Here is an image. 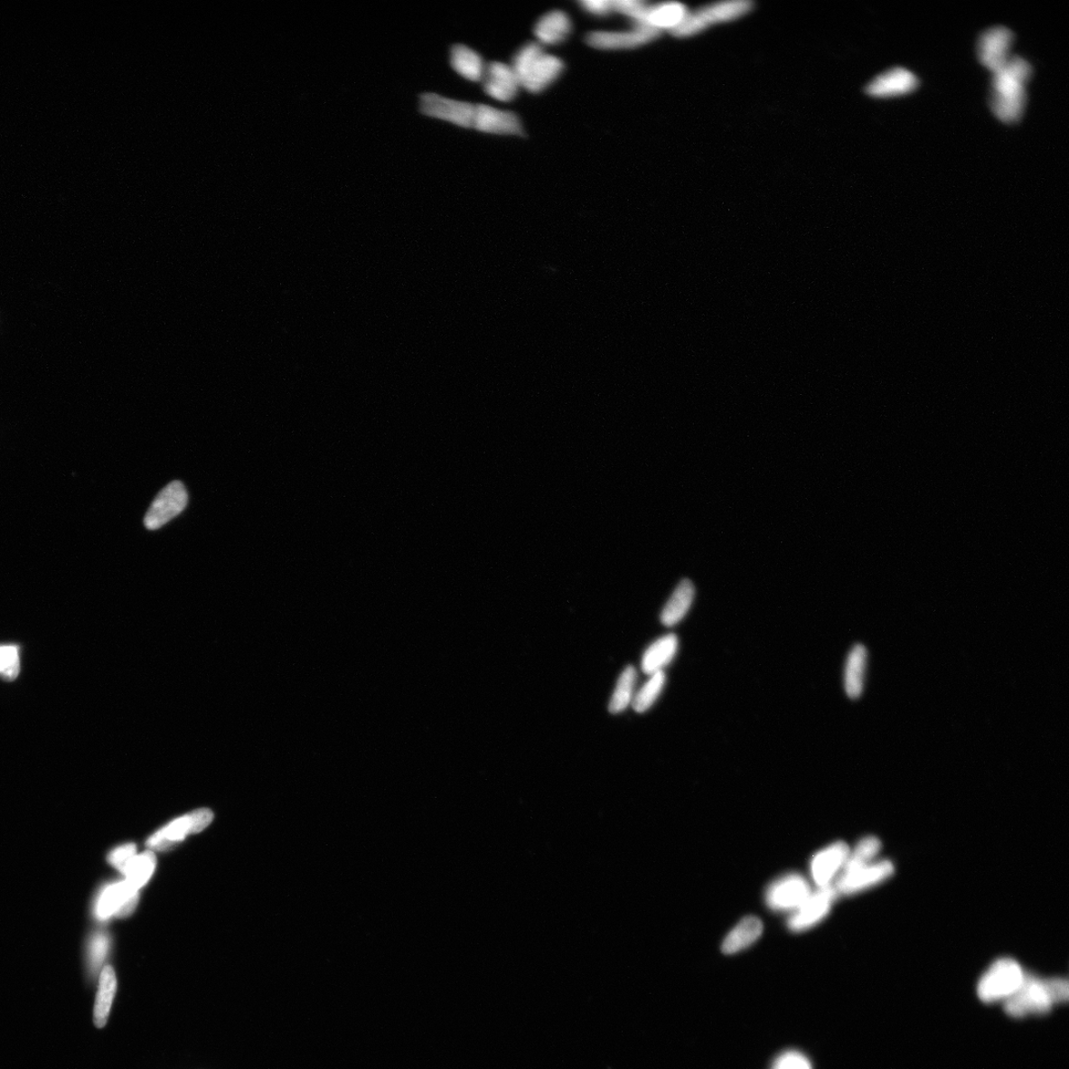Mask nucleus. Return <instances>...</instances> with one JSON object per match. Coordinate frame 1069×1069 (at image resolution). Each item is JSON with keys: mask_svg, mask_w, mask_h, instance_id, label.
<instances>
[{"mask_svg": "<svg viewBox=\"0 0 1069 1069\" xmlns=\"http://www.w3.org/2000/svg\"><path fill=\"white\" fill-rule=\"evenodd\" d=\"M450 61L452 68L464 79L471 81H482L486 65L482 56L472 48L456 44L451 48Z\"/></svg>", "mask_w": 1069, "mask_h": 1069, "instance_id": "nucleus-23", "label": "nucleus"}, {"mask_svg": "<svg viewBox=\"0 0 1069 1069\" xmlns=\"http://www.w3.org/2000/svg\"><path fill=\"white\" fill-rule=\"evenodd\" d=\"M763 923L756 917H745L736 925L724 940L722 951L726 954H733L749 948L762 936Z\"/></svg>", "mask_w": 1069, "mask_h": 1069, "instance_id": "nucleus-24", "label": "nucleus"}, {"mask_svg": "<svg viewBox=\"0 0 1069 1069\" xmlns=\"http://www.w3.org/2000/svg\"><path fill=\"white\" fill-rule=\"evenodd\" d=\"M1031 74L1030 63L1019 56H1010L993 74L990 108L996 117L1006 123L1020 120L1027 99L1025 85Z\"/></svg>", "mask_w": 1069, "mask_h": 1069, "instance_id": "nucleus-1", "label": "nucleus"}, {"mask_svg": "<svg viewBox=\"0 0 1069 1069\" xmlns=\"http://www.w3.org/2000/svg\"><path fill=\"white\" fill-rule=\"evenodd\" d=\"M636 681L637 671L634 667L630 666L621 673L609 704V711L611 713H621L633 702V699H634Z\"/></svg>", "mask_w": 1069, "mask_h": 1069, "instance_id": "nucleus-27", "label": "nucleus"}, {"mask_svg": "<svg viewBox=\"0 0 1069 1069\" xmlns=\"http://www.w3.org/2000/svg\"><path fill=\"white\" fill-rule=\"evenodd\" d=\"M1051 980H1039L1026 975L1024 983L1012 998L1004 1002L1007 1014L1015 1018L1050 1012L1055 1001Z\"/></svg>", "mask_w": 1069, "mask_h": 1069, "instance_id": "nucleus-4", "label": "nucleus"}, {"mask_svg": "<svg viewBox=\"0 0 1069 1069\" xmlns=\"http://www.w3.org/2000/svg\"><path fill=\"white\" fill-rule=\"evenodd\" d=\"M117 989L116 972L109 967L101 970L98 990L95 1005V1024L98 1027L107 1025L114 996Z\"/></svg>", "mask_w": 1069, "mask_h": 1069, "instance_id": "nucleus-25", "label": "nucleus"}, {"mask_svg": "<svg viewBox=\"0 0 1069 1069\" xmlns=\"http://www.w3.org/2000/svg\"><path fill=\"white\" fill-rule=\"evenodd\" d=\"M189 834H193L190 814L174 820L168 826L155 832L148 839L147 846L154 849L167 850L182 842Z\"/></svg>", "mask_w": 1069, "mask_h": 1069, "instance_id": "nucleus-26", "label": "nucleus"}, {"mask_svg": "<svg viewBox=\"0 0 1069 1069\" xmlns=\"http://www.w3.org/2000/svg\"><path fill=\"white\" fill-rule=\"evenodd\" d=\"M20 672L19 650L16 646H0V679L14 680Z\"/></svg>", "mask_w": 1069, "mask_h": 1069, "instance_id": "nucleus-31", "label": "nucleus"}, {"mask_svg": "<svg viewBox=\"0 0 1069 1069\" xmlns=\"http://www.w3.org/2000/svg\"><path fill=\"white\" fill-rule=\"evenodd\" d=\"M678 649L679 640L673 634L664 636L652 643L642 656V671L650 674V676L661 671L676 657Z\"/></svg>", "mask_w": 1069, "mask_h": 1069, "instance_id": "nucleus-22", "label": "nucleus"}, {"mask_svg": "<svg viewBox=\"0 0 1069 1069\" xmlns=\"http://www.w3.org/2000/svg\"><path fill=\"white\" fill-rule=\"evenodd\" d=\"M773 1069H812V1066L802 1054L787 1052L776 1058Z\"/></svg>", "mask_w": 1069, "mask_h": 1069, "instance_id": "nucleus-35", "label": "nucleus"}, {"mask_svg": "<svg viewBox=\"0 0 1069 1069\" xmlns=\"http://www.w3.org/2000/svg\"><path fill=\"white\" fill-rule=\"evenodd\" d=\"M648 5L641 0H614V13L627 16L634 25L642 24Z\"/></svg>", "mask_w": 1069, "mask_h": 1069, "instance_id": "nucleus-33", "label": "nucleus"}, {"mask_svg": "<svg viewBox=\"0 0 1069 1069\" xmlns=\"http://www.w3.org/2000/svg\"><path fill=\"white\" fill-rule=\"evenodd\" d=\"M482 81L486 95L502 102L513 100L521 88L512 67L502 61L486 65Z\"/></svg>", "mask_w": 1069, "mask_h": 1069, "instance_id": "nucleus-15", "label": "nucleus"}, {"mask_svg": "<svg viewBox=\"0 0 1069 1069\" xmlns=\"http://www.w3.org/2000/svg\"><path fill=\"white\" fill-rule=\"evenodd\" d=\"M192 822V833H200L207 826H209L214 818V815L210 809L202 808L200 811H195L190 813Z\"/></svg>", "mask_w": 1069, "mask_h": 1069, "instance_id": "nucleus-37", "label": "nucleus"}, {"mask_svg": "<svg viewBox=\"0 0 1069 1069\" xmlns=\"http://www.w3.org/2000/svg\"><path fill=\"white\" fill-rule=\"evenodd\" d=\"M473 128L496 135H522L520 119L511 111L485 105H475Z\"/></svg>", "mask_w": 1069, "mask_h": 1069, "instance_id": "nucleus-14", "label": "nucleus"}, {"mask_svg": "<svg viewBox=\"0 0 1069 1069\" xmlns=\"http://www.w3.org/2000/svg\"><path fill=\"white\" fill-rule=\"evenodd\" d=\"M157 859L153 852H145L141 855H136L131 860L127 867L126 873L127 881L135 889L139 890L142 886L147 884L152 877Z\"/></svg>", "mask_w": 1069, "mask_h": 1069, "instance_id": "nucleus-28", "label": "nucleus"}, {"mask_svg": "<svg viewBox=\"0 0 1069 1069\" xmlns=\"http://www.w3.org/2000/svg\"><path fill=\"white\" fill-rule=\"evenodd\" d=\"M419 108L424 116L447 121L463 128H473L475 105L425 92L420 96Z\"/></svg>", "mask_w": 1069, "mask_h": 1069, "instance_id": "nucleus-7", "label": "nucleus"}, {"mask_svg": "<svg viewBox=\"0 0 1069 1069\" xmlns=\"http://www.w3.org/2000/svg\"><path fill=\"white\" fill-rule=\"evenodd\" d=\"M579 5L587 14L595 16H607L614 13V2L611 0H584Z\"/></svg>", "mask_w": 1069, "mask_h": 1069, "instance_id": "nucleus-36", "label": "nucleus"}, {"mask_svg": "<svg viewBox=\"0 0 1069 1069\" xmlns=\"http://www.w3.org/2000/svg\"><path fill=\"white\" fill-rule=\"evenodd\" d=\"M1026 975L1012 959L996 961L979 982V998L985 1003L1005 1002L1019 990Z\"/></svg>", "mask_w": 1069, "mask_h": 1069, "instance_id": "nucleus-3", "label": "nucleus"}, {"mask_svg": "<svg viewBox=\"0 0 1069 1069\" xmlns=\"http://www.w3.org/2000/svg\"><path fill=\"white\" fill-rule=\"evenodd\" d=\"M838 894L834 886L820 887L815 894H811L803 905L794 911V914L788 921V928L799 933L812 928L822 921L831 909Z\"/></svg>", "mask_w": 1069, "mask_h": 1069, "instance_id": "nucleus-12", "label": "nucleus"}, {"mask_svg": "<svg viewBox=\"0 0 1069 1069\" xmlns=\"http://www.w3.org/2000/svg\"><path fill=\"white\" fill-rule=\"evenodd\" d=\"M895 874V866L889 860L873 861L858 868L844 871L839 877L835 889L838 895L850 896L876 886Z\"/></svg>", "mask_w": 1069, "mask_h": 1069, "instance_id": "nucleus-9", "label": "nucleus"}, {"mask_svg": "<svg viewBox=\"0 0 1069 1069\" xmlns=\"http://www.w3.org/2000/svg\"><path fill=\"white\" fill-rule=\"evenodd\" d=\"M511 67L521 88L539 93L562 75L565 66L559 58L547 54L542 45L529 43L517 52Z\"/></svg>", "mask_w": 1069, "mask_h": 1069, "instance_id": "nucleus-2", "label": "nucleus"}, {"mask_svg": "<svg viewBox=\"0 0 1069 1069\" xmlns=\"http://www.w3.org/2000/svg\"><path fill=\"white\" fill-rule=\"evenodd\" d=\"M660 31L634 25L627 31H595L587 35L589 46L600 50H628L646 45L660 36Z\"/></svg>", "mask_w": 1069, "mask_h": 1069, "instance_id": "nucleus-10", "label": "nucleus"}, {"mask_svg": "<svg viewBox=\"0 0 1069 1069\" xmlns=\"http://www.w3.org/2000/svg\"><path fill=\"white\" fill-rule=\"evenodd\" d=\"M811 895L807 880L797 874L778 878L767 888V905L774 911L796 910Z\"/></svg>", "mask_w": 1069, "mask_h": 1069, "instance_id": "nucleus-8", "label": "nucleus"}, {"mask_svg": "<svg viewBox=\"0 0 1069 1069\" xmlns=\"http://www.w3.org/2000/svg\"><path fill=\"white\" fill-rule=\"evenodd\" d=\"M664 684H666V674L662 670L652 674V678L643 684V687L635 695L634 699H633V708L639 713L645 712L651 708L652 705L660 697Z\"/></svg>", "mask_w": 1069, "mask_h": 1069, "instance_id": "nucleus-30", "label": "nucleus"}, {"mask_svg": "<svg viewBox=\"0 0 1069 1069\" xmlns=\"http://www.w3.org/2000/svg\"><path fill=\"white\" fill-rule=\"evenodd\" d=\"M880 849V840L876 837L869 836L861 839L853 852L849 853L843 867V873L873 863Z\"/></svg>", "mask_w": 1069, "mask_h": 1069, "instance_id": "nucleus-29", "label": "nucleus"}, {"mask_svg": "<svg viewBox=\"0 0 1069 1069\" xmlns=\"http://www.w3.org/2000/svg\"><path fill=\"white\" fill-rule=\"evenodd\" d=\"M1014 40L1012 31L1004 26H994L981 33L978 43V54L981 64L995 74L1010 58V48Z\"/></svg>", "mask_w": 1069, "mask_h": 1069, "instance_id": "nucleus-11", "label": "nucleus"}, {"mask_svg": "<svg viewBox=\"0 0 1069 1069\" xmlns=\"http://www.w3.org/2000/svg\"><path fill=\"white\" fill-rule=\"evenodd\" d=\"M688 14L687 7L679 3L649 5L640 25L649 26L660 33H662V30H670L672 33L683 22Z\"/></svg>", "mask_w": 1069, "mask_h": 1069, "instance_id": "nucleus-19", "label": "nucleus"}, {"mask_svg": "<svg viewBox=\"0 0 1069 1069\" xmlns=\"http://www.w3.org/2000/svg\"><path fill=\"white\" fill-rule=\"evenodd\" d=\"M849 849L844 842H837L819 852L813 858L811 873L819 887L830 886V882L845 865Z\"/></svg>", "mask_w": 1069, "mask_h": 1069, "instance_id": "nucleus-17", "label": "nucleus"}, {"mask_svg": "<svg viewBox=\"0 0 1069 1069\" xmlns=\"http://www.w3.org/2000/svg\"><path fill=\"white\" fill-rule=\"evenodd\" d=\"M138 902V890L133 888L127 880L119 882L102 891L97 903V915L101 920L112 915L127 917L137 907Z\"/></svg>", "mask_w": 1069, "mask_h": 1069, "instance_id": "nucleus-13", "label": "nucleus"}, {"mask_svg": "<svg viewBox=\"0 0 1069 1069\" xmlns=\"http://www.w3.org/2000/svg\"><path fill=\"white\" fill-rule=\"evenodd\" d=\"M918 78L905 68H892L869 82L867 92L869 96L887 98L906 95L917 89Z\"/></svg>", "mask_w": 1069, "mask_h": 1069, "instance_id": "nucleus-16", "label": "nucleus"}, {"mask_svg": "<svg viewBox=\"0 0 1069 1069\" xmlns=\"http://www.w3.org/2000/svg\"><path fill=\"white\" fill-rule=\"evenodd\" d=\"M695 595V588L689 579H683L673 591L662 609L661 621L664 626H674L688 614Z\"/></svg>", "mask_w": 1069, "mask_h": 1069, "instance_id": "nucleus-21", "label": "nucleus"}, {"mask_svg": "<svg viewBox=\"0 0 1069 1069\" xmlns=\"http://www.w3.org/2000/svg\"><path fill=\"white\" fill-rule=\"evenodd\" d=\"M753 4L745 0L725 2L706 6L698 12L688 14L683 22L672 31L677 37H690L701 33L712 24L732 22L749 14Z\"/></svg>", "mask_w": 1069, "mask_h": 1069, "instance_id": "nucleus-5", "label": "nucleus"}, {"mask_svg": "<svg viewBox=\"0 0 1069 1069\" xmlns=\"http://www.w3.org/2000/svg\"><path fill=\"white\" fill-rule=\"evenodd\" d=\"M572 22L569 16L560 10H554L539 19L535 25L534 34L539 45H558L563 43L572 33Z\"/></svg>", "mask_w": 1069, "mask_h": 1069, "instance_id": "nucleus-18", "label": "nucleus"}, {"mask_svg": "<svg viewBox=\"0 0 1069 1069\" xmlns=\"http://www.w3.org/2000/svg\"><path fill=\"white\" fill-rule=\"evenodd\" d=\"M189 504V494L182 482L174 481L155 496L144 518V525L155 531L178 517Z\"/></svg>", "mask_w": 1069, "mask_h": 1069, "instance_id": "nucleus-6", "label": "nucleus"}, {"mask_svg": "<svg viewBox=\"0 0 1069 1069\" xmlns=\"http://www.w3.org/2000/svg\"><path fill=\"white\" fill-rule=\"evenodd\" d=\"M867 664V651L858 643L850 650L845 667V689L849 699H858L863 693Z\"/></svg>", "mask_w": 1069, "mask_h": 1069, "instance_id": "nucleus-20", "label": "nucleus"}, {"mask_svg": "<svg viewBox=\"0 0 1069 1069\" xmlns=\"http://www.w3.org/2000/svg\"><path fill=\"white\" fill-rule=\"evenodd\" d=\"M109 950V940L106 933H97L89 942V967L91 973H98L106 961Z\"/></svg>", "mask_w": 1069, "mask_h": 1069, "instance_id": "nucleus-32", "label": "nucleus"}, {"mask_svg": "<svg viewBox=\"0 0 1069 1069\" xmlns=\"http://www.w3.org/2000/svg\"><path fill=\"white\" fill-rule=\"evenodd\" d=\"M137 849L134 844L121 846L110 853L108 861L124 875L131 860L136 856Z\"/></svg>", "mask_w": 1069, "mask_h": 1069, "instance_id": "nucleus-34", "label": "nucleus"}]
</instances>
